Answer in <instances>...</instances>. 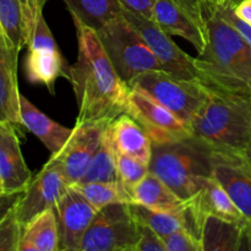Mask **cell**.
<instances>
[{
	"instance_id": "1",
	"label": "cell",
	"mask_w": 251,
	"mask_h": 251,
	"mask_svg": "<svg viewBox=\"0 0 251 251\" xmlns=\"http://www.w3.org/2000/svg\"><path fill=\"white\" fill-rule=\"evenodd\" d=\"M77 60L69 68L78 114L76 124L112 123L126 109L130 87L117 75L97 32L77 21Z\"/></svg>"
},
{
	"instance_id": "2",
	"label": "cell",
	"mask_w": 251,
	"mask_h": 251,
	"mask_svg": "<svg viewBox=\"0 0 251 251\" xmlns=\"http://www.w3.org/2000/svg\"><path fill=\"white\" fill-rule=\"evenodd\" d=\"M207 88V100L190 124L191 136L217 156L243 161L251 150V96Z\"/></svg>"
},
{
	"instance_id": "3",
	"label": "cell",
	"mask_w": 251,
	"mask_h": 251,
	"mask_svg": "<svg viewBox=\"0 0 251 251\" xmlns=\"http://www.w3.org/2000/svg\"><path fill=\"white\" fill-rule=\"evenodd\" d=\"M195 63L205 85L251 96V48L217 6L208 17V43Z\"/></svg>"
},
{
	"instance_id": "4",
	"label": "cell",
	"mask_w": 251,
	"mask_h": 251,
	"mask_svg": "<svg viewBox=\"0 0 251 251\" xmlns=\"http://www.w3.org/2000/svg\"><path fill=\"white\" fill-rule=\"evenodd\" d=\"M215 153L195 137L152 145L151 173L158 176L180 200L186 201L213 176Z\"/></svg>"
},
{
	"instance_id": "5",
	"label": "cell",
	"mask_w": 251,
	"mask_h": 251,
	"mask_svg": "<svg viewBox=\"0 0 251 251\" xmlns=\"http://www.w3.org/2000/svg\"><path fill=\"white\" fill-rule=\"evenodd\" d=\"M97 34L117 75L129 87L141 74L163 70L140 32L123 14L108 22Z\"/></svg>"
},
{
	"instance_id": "6",
	"label": "cell",
	"mask_w": 251,
	"mask_h": 251,
	"mask_svg": "<svg viewBox=\"0 0 251 251\" xmlns=\"http://www.w3.org/2000/svg\"><path fill=\"white\" fill-rule=\"evenodd\" d=\"M130 87H137L178 115L190 127L208 98V88L200 78L186 80L164 70L144 73Z\"/></svg>"
},
{
	"instance_id": "7",
	"label": "cell",
	"mask_w": 251,
	"mask_h": 251,
	"mask_svg": "<svg viewBox=\"0 0 251 251\" xmlns=\"http://www.w3.org/2000/svg\"><path fill=\"white\" fill-rule=\"evenodd\" d=\"M139 240V223L132 217L129 203H110L97 211L80 251H136Z\"/></svg>"
},
{
	"instance_id": "8",
	"label": "cell",
	"mask_w": 251,
	"mask_h": 251,
	"mask_svg": "<svg viewBox=\"0 0 251 251\" xmlns=\"http://www.w3.org/2000/svg\"><path fill=\"white\" fill-rule=\"evenodd\" d=\"M212 9L208 0H156L152 20L171 36L190 42L201 53L208 43V17Z\"/></svg>"
},
{
	"instance_id": "9",
	"label": "cell",
	"mask_w": 251,
	"mask_h": 251,
	"mask_svg": "<svg viewBox=\"0 0 251 251\" xmlns=\"http://www.w3.org/2000/svg\"><path fill=\"white\" fill-rule=\"evenodd\" d=\"M125 113L145 130L152 145L179 141L191 136V130L185 122L137 87H130Z\"/></svg>"
},
{
	"instance_id": "10",
	"label": "cell",
	"mask_w": 251,
	"mask_h": 251,
	"mask_svg": "<svg viewBox=\"0 0 251 251\" xmlns=\"http://www.w3.org/2000/svg\"><path fill=\"white\" fill-rule=\"evenodd\" d=\"M25 71L27 80L32 83H42L54 95V85L59 77L69 80V68L55 43L53 34L41 14L32 28L27 43Z\"/></svg>"
},
{
	"instance_id": "11",
	"label": "cell",
	"mask_w": 251,
	"mask_h": 251,
	"mask_svg": "<svg viewBox=\"0 0 251 251\" xmlns=\"http://www.w3.org/2000/svg\"><path fill=\"white\" fill-rule=\"evenodd\" d=\"M123 15L140 32L164 71L186 80L200 78L195 58L179 48L172 39L171 34L163 31L153 20L127 10H124Z\"/></svg>"
},
{
	"instance_id": "12",
	"label": "cell",
	"mask_w": 251,
	"mask_h": 251,
	"mask_svg": "<svg viewBox=\"0 0 251 251\" xmlns=\"http://www.w3.org/2000/svg\"><path fill=\"white\" fill-rule=\"evenodd\" d=\"M69 184L55 157L51 156L43 168L29 181L15 212L24 228L39 213L55 208V205L65 194Z\"/></svg>"
},
{
	"instance_id": "13",
	"label": "cell",
	"mask_w": 251,
	"mask_h": 251,
	"mask_svg": "<svg viewBox=\"0 0 251 251\" xmlns=\"http://www.w3.org/2000/svg\"><path fill=\"white\" fill-rule=\"evenodd\" d=\"M110 123L95 122L75 124L70 139L55 157L69 185L76 184L90 166L102 140L103 132Z\"/></svg>"
},
{
	"instance_id": "14",
	"label": "cell",
	"mask_w": 251,
	"mask_h": 251,
	"mask_svg": "<svg viewBox=\"0 0 251 251\" xmlns=\"http://www.w3.org/2000/svg\"><path fill=\"white\" fill-rule=\"evenodd\" d=\"M55 212L59 250L80 251L83 235L92 223L97 210L83 198L82 194L69 185L55 205Z\"/></svg>"
},
{
	"instance_id": "15",
	"label": "cell",
	"mask_w": 251,
	"mask_h": 251,
	"mask_svg": "<svg viewBox=\"0 0 251 251\" xmlns=\"http://www.w3.org/2000/svg\"><path fill=\"white\" fill-rule=\"evenodd\" d=\"M46 0H0V25L9 46L21 51L28 43Z\"/></svg>"
},
{
	"instance_id": "16",
	"label": "cell",
	"mask_w": 251,
	"mask_h": 251,
	"mask_svg": "<svg viewBox=\"0 0 251 251\" xmlns=\"http://www.w3.org/2000/svg\"><path fill=\"white\" fill-rule=\"evenodd\" d=\"M17 127L10 123H0V178L6 193L25 190L32 180L20 147Z\"/></svg>"
},
{
	"instance_id": "17",
	"label": "cell",
	"mask_w": 251,
	"mask_h": 251,
	"mask_svg": "<svg viewBox=\"0 0 251 251\" xmlns=\"http://www.w3.org/2000/svg\"><path fill=\"white\" fill-rule=\"evenodd\" d=\"M213 176L244 217L251 220V172L244 162L215 154Z\"/></svg>"
},
{
	"instance_id": "18",
	"label": "cell",
	"mask_w": 251,
	"mask_h": 251,
	"mask_svg": "<svg viewBox=\"0 0 251 251\" xmlns=\"http://www.w3.org/2000/svg\"><path fill=\"white\" fill-rule=\"evenodd\" d=\"M16 49L0 44V123L22 126L20 115V93L17 83Z\"/></svg>"
},
{
	"instance_id": "19",
	"label": "cell",
	"mask_w": 251,
	"mask_h": 251,
	"mask_svg": "<svg viewBox=\"0 0 251 251\" xmlns=\"http://www.w3.org/2000/svg\"><path fill=\"white\" fill-rule=\"evenodd\" d=\"M113 146L118 153L127 154L149 166L152 158V142L134 118L123 113L109 124Z\"/></svg>"
},
{
	"instance_id": "20",
	"label": "cell",
	"mask_w": 251,
	"mask_h": 251,
	"mask_svg": "<svg viewBox=\"0 0 251 251\" xmlns=\"http://www.w3.org/2000/svg\"><path fill=\"white\" fill-rule=\"evenodd\" d=\"M20 115L22 126L36 135L51 154L59 153L73 134V129L51 120L22 95L20 96Z\"/></svg>"
},
{
	"instance_id": "21",
	"label": "cell",
	"mask_w": 251,
	"mask_h": 251,
	"mask_svg": "<svg viewBox=\"0 0 251 251\" xmlns=\"http://www.w3.org/2000/svg\"><path fill=\"white\" fill-rule=\"evenodd\" d=\"M59 250L58 220L55 208H49L32 218L22 228L19 251Z\"/></svg>"
},
{
	"instance_id": "22",
	"label": "cell",
	"mask_w": 251,
	"mask_h": 251,
	"mask_svg": "<svg viewBox=\"0 0 251 251\" xmlns=\"http://www.w3.org/2000/svg\"><path fill=\"white\" fill-rule=\"evenodd\" d=\"M206 218L208 216L222 218L229 222L245 225L247 218L237 207L227 191L223 189L215 176L206 181L205 186L193 196Z\"/></svg>"
},
{
	"instance_id": "23",
	"label": "cell",
	"mask_w": 251,
	"mask_h": 251,
	"mask_svg": "<svg viewBox=\"0 0 251 251\" xmlns=\"http://www.w3.org/2000/svg\"><path fill=\"white\" fill-rule=\"evenodd\" d=\"M245 225L208 216L201 235L202 251H237L242 248Z\"/></svg>"
},
{
	"instance_id": "24",
	"label": "cell",
	"mask_w": 251,
	"mask_h": 251,
	"mask_svg": "<svg viewBox=\"0 0 251 251\" xmlns=\"http://www.w3.org/2000/svg\"><path fill=\"white\" fill-rule=\"evenodd\" d=\"M131 202L140 203L153 210L178 213L184 201L180 200L158 176L149 172L132 189Z\"/></svg>"
},
{
	"instance_id": "25",
	"label": "cell",
	"mask_w": 251,
	"mask_h": 251,
	"mask_svg": "<svg viewBox=\"0 0 251 251\" xmlns=\"http://www.w3.org/2000/svg\"><path fill=\"white\" fill-rule=\"evenodd\" d=\"M74 21L100 31L113 19L123 14L119 0H63Z\"/></svg>"
},
{
	"instance_id": "26",
	"label": "cell",
	"mask_w": 251,
	"mask_h": 251,
	"mask_svg": "<svg viewBox=\"0 0 251 251\" xmlns=\"http://www.w3.org/2000/svg\"><path fill=\"white\" fill-rule=\"evenodd\" d=\"M91 181L119 184L117 173V151L113 146L109 125L103 132L100 147L96 151L90 166L77 183H91Z\"/></svg>"
},
{
	"instance_id": "27",
	"label": "cell",
	"mask_w": 251,
	"mask_h": 251,
	"mask_svg": "<svg viewBox=\"0 0 251 251\" xmlns=\"http://www.w3.org/2000/svg\"><path fill=\"white\" fill-rule=\"evenodd\" d=\"M70 186L82 194L83 198L97 211L110 203H131L129 195L125 193L122 185L117 183L91 181V183H76Z\"/></svg>"
},
{
	"instance_id": "28",
	"label": "cell",
	"mask_w": 251,
	"mask_h": 251,
	"mask_svg": "<svg viewBox=\"0 0 251 251\" xmlns=\"http://www.w3.org/2000/svg\"><path fill=\"white\" fill-rule=\"evenodd\" d=\"M129 208L132 217L137 223L150 227L161 238L181 228V222L178 213L153 210V208L135 202L129 203Z\"/></svg>"
},
{
	"instance_id": "29",
	"label": "cell",
	"mask_w": 251,
	"mask_h": 251,
	"mask_svg": "<svg viewBox=\"0 0 251 251\" xmlns=\"http://www.w3.org/2000/svg\"><path fill=\"white\" fill-rule=\"evenodd\" d=\"M149 166L127 154L117 152V173L119 184L131 200V191L146 176Z\"/></svg>"
},
{
	"instance_id": "30",
	"label": "cell",
	"mask_w": 251,
	"mask_h": 251,
	"mask_svg": "<svg viewBox=\"0 0 251 251\" xmlns=\"http://www.w3.org/2000/svg\"><path fill=\"white\" fill-rule=\"evenodd\" d=\"M22 227L15 210L0 223V251H19Z\"/></svg>"
},
{
	"instance_id": "31",
	"label": "cell",
	"mask_w": 251,
	"mask_h": 251,
	"mask_svg": "<svg viewBox=\"0 0 251 251\" xmlns=\"http://www.w3.org/2000/svg\"><path fill=\"white\" fill-rule=\"evenodd\" d=\"M162 239L166 245V251H202L201 242L195 239L184 228H179Z\"/></svg>"
},
{
	"instance_id": "32",
	"label": "cell",
	"mask_w": 251,
	"mask_h": 251,
	"mask_svg": "<svg viewBox=\"0 0 251 251\" xmlns=\"http://www.w3.org/2000/svg\"><path fill=\"white\" fill-rule=\"evenodd\" d=\"M140 240L136 251H166L163 239L147 226L140 225Z\"/></svg>"
},
{
	"instance_id": "33",
	"label": "cell",
	"mask_w": 251,
	"mask_h": 251,
	"mask_svg": "<svg viewBox=\"0 0 251 251\" xmlns=\"http://www.w3.org/2000/svg\"><path fill=\"white\" fill-rule=\"evenodd\" d=\"M217 9L220 10L221 15L237 29L240 33V36L248 42V44L251 48V26L248 25L247 22H244L243 20H240L239 17L235 15L234 12V6H232L230 4H225L221 5V6H217Z\"/></svg>"
},
{
	"instance_id": "34",
	"label": "cell",
	"mask_w": 251,
	"mask_h": 251,
	"mask_svg": "<svg viewBox=\"0 0 251 251\" xmlns=\"http://www.w3.org/2000/svg\"><path fill=\"white\" fill-rule=\"evenodd\" d=\"M25 190L10 191L0 195V223L16 208L17 203L24 196Z\"/></svg>"
},
{
	"instance_id": "35",
	"label": "cell",
	"mask_w": 251,
	"mask_h": 251,
	"mask_svg": "<svg viewBox=\"0 0 251 251\" xmlns=\"http://www.w3.org/2000/svg\"><path fill=\"white\" fill-rule=\"evenodd\" d=\"M124 10L152 19V10L156 0H119Z\"/></svg>"
},
{
	"instance_id": "36",
	"label": "cell",
	"mask_w": 251,
	"mask_h": 251,
	"mask_svg": "<svg viewBox=\"0 0 251 251\" xmlns=\"http://www.w3.org/2000/svg\"><path fill=\"white\" fill-rule=\"evenodd\" d=\"M234 12L240 20L251 26V0H243L234 6Z\"/></svg>"
},
{
	"instance_id": "37",
	"label": "cell",
	"mask_w": 251,
	"mask_h": 251,
	"mask_svg": "<svg viewBox=\"0 0 251 251\" xmlns=\"http://www.w3.org/2000/svg\"><path fill=\"white\" fill-rule=\"evenodd\" d=\"M244 235H245V239H247L251 244V220L247 221V223H245Z\"/></svg>"
},
{
	"instance_id": "38",
	"label": "cell",
	"mask_w": 251,
	"mask_h": 251,
	"mask_svg": "<svg viewBox=\"0 0 251 251\" xmlns=\"http://www.w3.org/2000/svg\"><path fill=\"white\" fill-rule=\"evenodd\" d=\"M0 44H7V46H9V43H7V41H6V37H5L4 31H2L1 25H0Z\"/></svg>"
},
{
	"instance_id": "39",
	"label": "cell",
	"mask_w": 251,
	"mask_h": 251,
	"mask_svg": "<svg viewBox=\"0 0 251 251\" xmlns=\"http://www.w3.org/2000/svg\"><path fill=\"white\" fill-rule=\"evenodd\" d=\"M213 6H221V5H225L227 4L228 0H208Z\"/></svg>"
},
{
	"instance_id": "40",
	"label": "cell",
	"mask_w": 251,
	"mask_h": 251,
	"mask_svg": "<svg viewBox=\"0 0 251 251\" xmlns=\"http://www.w3.org/2000/svg\"><path fill=\"white\" fill-rule=\"evenodd\" d=\"M243 162H244L245 164H247L249 168H251V150L249 151V153L247 154V157H245L244 159H243Z\"/></svg>"
},
{
	"instance_id": "41",
	"label": "cell",
	"mask_w": 251,
	"mask_h": 251,
	"mask_svg": "<svg viewBox=\"0 0 251 251\" xmlns=\"http://www.w3.org/2000/svg\"><path fill=\"white\" fill-rule=\"evenodd\" d=\"M242 1H243V0H228L227 4H230L232 6H235V5H238L239 2H242Z\"/></svg>"
},
{
	"instance_id": "42",
	"label": "cell",
	"mask_w": 251,
	"mask_h": 251,
	"mask_svg": "<svg viewBox=\"0 0 251 251\" xmlns=\"http://www.w3.org/2000/svg\"><path fill=\"white\" fill-rule=\"evenodd\" d=\"M4 193H6V191H5L4 184H2V180H1V178H0V195H1V194H4Z\"/></svg>"
},
{
	"instance_id": "43",
	"label": "cell",
	"mask_w": 251,
	"mask_h": 251,
	"mask_svg": "<svg viewBox=\"0 0 251 251\" xmlns=\"http://www.w3.org/2000/svg\"><path fill=\"white\" fill-rule=\"evenodd\" d=\"M244 164H245V163H244ZM245 166H247V164H245ZM247 167H248V166H247ZM248 169H249V171L251 172V168H249V167H248Z\"/></svg>"
},
{
	"instance_id": "44",
	"label": "cell",
	"mask_w": 251,
	"mask_h": 251,
	"mask_svg": "<svg viewBox=\"0 0 251 251\" xmlns=\"http://www.w3.org/2000/svg\"><path fill=\"white\" fill-rule=\"evenodd\" d=\"M46 1H48V0H46Z\"/></svg>"
}]
</instances>
